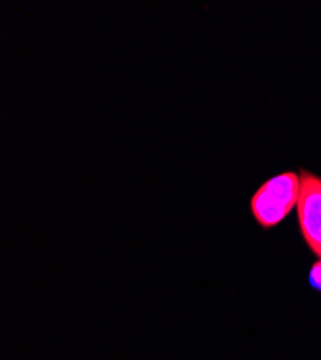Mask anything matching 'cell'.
Listing matches in <instances>:
<instances>
[{
    "mask_svg": "<svg viewBox=\"0 0 321 360\" xmlns=\"http://www.w3.org/2000/svg\"><path fill=\"white\" fill-rule=\"evenodd\" d=\"M308 281L314 290L321 292V258L313 264L308 274Z\"/></svg>",
    "mask_w": 321,
    "mask_h": 360,
    "instance_id": "3",
    "label": "cell"
},
{
    "mask_svg": "<svg viewBox=\"0 0 321 360\" xmlns=\"http://www.w3.org/2000/svg\"><path fill=\"white\" fill-rule=\"evenodd\" d=\"M301 179L296 172H282L262 184L251 198V212L264 229L281 224L297 206Z\"/></svg>",
    "mask_w": 321,
    "mask_h": 360,
    "instance_id": "1",
    "label": "cell"
},
{
    "mask_svg": "<svg viewBox=\"0 0 321 360\" xmlns=\"http://www.w3.org/2000/svg\"><path fill=\"white\" fill-rule=\"evenodd\" d=\"M301 186L297 202L300 229L308 248L321 258V177L301 170Z\"/></svg>",
    "mask_w": 321,
    "mask_h": 360,
    "instance_id": "2",
    "label": "cell"
}]
</instances>
